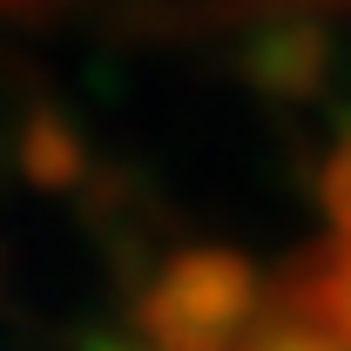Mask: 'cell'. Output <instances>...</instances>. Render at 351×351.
Masks as SVG:
<instances>
[{"label": "cell", "mask_w": 351, "mask_h": 351, "mask_svg": "<svg viewBox=\"0 0 351 351\" xmlns=\"http://www.w3.org/2000/svg\"><path fill=\"white\" fill-rule=\"evenodd\" d=\"M257 311V270L230 250H189L162 270L149 298V338L156 351H230V338Z\"/></svg>", "instance_id": "cell-1"}, {"label": "cell", "mask_w": 351, "mask_h": 351, "mask_svg": "<svg viewBox=\"0 0 351 351\" xmlns=\"http://www.w3.org/2000/svg\"><path fill=\"white\" fill-rule=\"evenodd\" d=\"M324 61H331V41L317 27H277V34H263L250 47V75L270 95H311L317 75H324Z\"/></svg>", "instance_id": "cell-3"}, {"label": "cell", "mask_w": 351, "mask_h": 351, "mask_svg": "<svg viewBox=\"0 0 351 351\" xmlns=\"http://www.w3.org/2000/svg\"><path fill=\"white\" fill-rule=\"evenodd\" d=\"M21 162H27V176L41 182V189H68L75 176H82V162H88V149H82V135L68 129V122H34L27 129V142H21Z\"/></svg>", "instance_id": "cell-4"}, {"label": "cell", "mask_w": 351, "mask_h": 351, "mask_svg": "<svg viewBox=\"0 0 351 351\" xmlns=\"http://www.w3.org/2000/svg\"><path fill=\"white\" fill-rule=\"evenodd\" d=\"M317 196H324V217H331V230H338V237H351V135H345V149L324 162Z\"/></svg>", "instance_id": "cell-5"}, {"label": "cell", "mask_w": 351, "mask_h": 351, "mask_svg": "<svg viewBox=\"0 0 351 351\" xmlns=\"http://www.w3.org/2000/svg\"><path fill=\"white\" fill-rule=\"evenodd\" d=\"M291 311L351 351V237H331L317 257L291 270Z\"/></svg>", "instance_id": "cell-2"}]
</instances>
